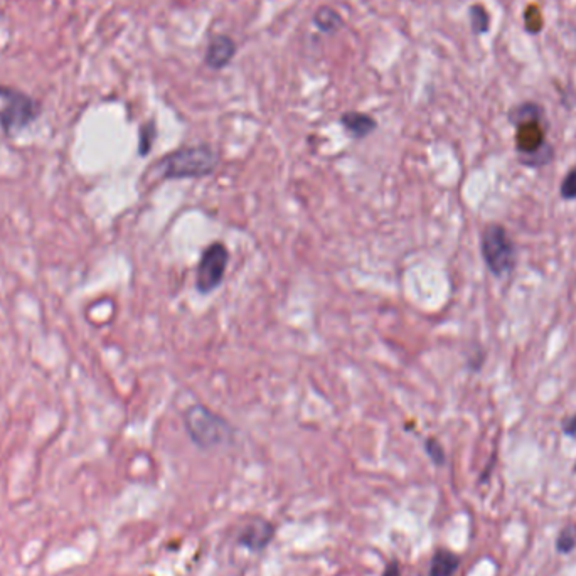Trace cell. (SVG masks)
I'll list each match as a JSON object with an SVG mask.
<instances>
[{
  "label": "cell",
  "mask_w": 576,
  "mask_h": 576,
  "mask_svg": "<svg viewBox=\"0 0 576 576\" xmlns=\"http://www.w3.org/2000/svg\"><path fill=\"white\" fill-rule=\"evenodd\" d=\"M469 15H471L472 31L475 34H485L489 31L491 17L483 5H472Z\"/></svg>",
  "instance_id": "4fadbf2b"
},
{
  "label": "cell",
  "mask_w": 576,
  "mask_h": 576,
  "mask_svg": "<svg viewBox=\"0 0 576 576\" xmlns=\"http://www.w3.org/2000/svg\"><path fill=\"white\" fill-rule=\"evenodd\" d=\"M184 426L190 440L200 448L231 445L235 428L221 415L204 405H192L184 412Z\"/></svg>",
  "instance_id": "3957f363"
},
{
  "label": "cell",
  "mask_w": 576,
  "mask_h": 576,
  "mask_svg": "<svg viewBox=\"0 0 576 576\" xmlns=\"http://www.w3.org/2000/svg\"><path fill=\"white\" fill-rule=\"evenodd\" d=\"M561 432H563V435L568 436V438L576 440V413L566 416L565 420L561 422Z\"/></svg>",
  "instance_id": "e0dca14e"
},
{
  "label": "cell",
  "mask_w": 576,
  "mask_h": 576,
  "mask_svg": "<svg viewBox=\"0 0 576 576\" xmlns=\"http://www.w3.org/2000/svg\"><path fill=\"white\" fill-rule=\"evenodd\" d=\"M275 536V526L265 519H249L247 524L238 532L236 542L239 546H245L249 552L265 550Z\"/></svg>",
  "instance_id": "52a82bcc"
},
{
  "label": "cell",
  "mask_w": 576,
  "mask_h": 576,
  "mask_svg": "<svg viewBox=\"0 0 576 576\" xmlns=\"http://www.w3.org/2000/svg\"><path fill=\"white\" fill-rule=\"evenodd\" d=\"M481 253L487 270L497 278L513 273L516 267V245L503 224L489 223L481 235Z\"/></svg>",
  "instance_id": "277c9868"
},
{
  "label": "cell",
  "mask_w": 576,
  "mask_h": 576,
  "mask_svg": "<svg viewBox=\"0 0 576 576\" xmlns=\"http://www.w3.org/2000/svg\"><path fill=\"white\" fill-rule=\"evenodd\" d=\"M383 576H401L400 566H398V563H391V565L386 566V570H385Z\"/></svg>",
  "instance_id": "ac0fdd59"
},
{
  "label": "cell",
  "mask_w": 576,
  "mask_h": 576,
  "mask_svg": "<svg viewBox=\"0 0 576 576\" xmlns=\"http://www.w3.org/2000/svg\"><path fill=\"white\" fill-rule=\"evenodd\" d=\"M236 44L229 35H214L206 47L204 63L211 70H221L235 58Z\"/></svg>",
  "instance_id": "ba28073f"
},
{
  "label": "cell",
  "mask_w": 576,
  "mask_h": 576,
  "mask_svg": "<svg viewBox=\"0 0 576 576\" xmlns=\"http://www.w3.org/2000/svg\"><path fill=\"white\" fill-rule=\"evenodd\" d=\"M573 471L576 472V462H575V467H573Z\"/></svg>",
  "instance_id": "d6986e66"
},
{
  "label": "cell",
  "mask_w": 576,
  "mask_h": 576,
  "mask_svg": "<svg viewBox=\"0 0 576 576\" xmlns=\"http://www.w3.org/2000/svg\"><path fill=\"white\" fill-rule=\"evenodd\" d=\"M459 566L460 558L457 554L448 550H438L432 558L428 576H454Z\"/></svg>",
  "instance_id": "30bf717a"
},
{
  "label": "cell",
  "mask_w": 576,
  "mask_h": 576,
  "mask_svg": "<svg viewBox=\"0 0 576 576\" xmlns=\"http://www.w3.org/2000/svg\"><path fill=\"white\" fill-rule=\"evenodd\" d=\"M425 450L428 454V457L434 460L435 465H444L445 464V450L442 447V444L436 438H428L425 442Z\"/></svg>",
  "instance_id": "9a60e30c"
},
{
  "label": "cell",
  "mask_w": 576,
  "mask_h": 576,
  "mask_svg": "<svg viewBox=\"0 0 576 576\" xmlns=\"http://www.w3.org/2000/svg\"><path fill=\"white\" fill-rule=\"evenodd\" d=\"M220 164L218 152L206 145H189L165 155L157 164L162 179H198L212 174Z\"/></svg>",
  "instance_id": "7a4b0ae2"
},
{
  "label": "cell",
  "mask_w": 576,
  "mask_h": 576,
  "mask_svg": "<svg viewBox=\"0 0 576 576\" xmlns=\"http://www.w3.org/2000/svg\"><path fill=\"white\" fill-rule=\"evenodd\" d=\"M155 139V125L153 123H147L141 132V153L142 155H147L151 147H152V142Z\"/></svg>",
  "instance_id": "2e32d148"
},
{
  "label": "cell",
  "mask_w": 576,
  "mask_h": 576,
  "mask_svg": "<svg viewBox=\"0 0 576 576\" xmlns=\"http://www.w3.org/2000/svg\"><path fill=\"white\" fill-rule=\"evenodd\" d=\"M342 127L354 139H365L369 133L376 130L377 123L371 115H366L361 112H347L341 117Z\"/></svg>",
  "instance_id": "9c48e42d"
},
{
  "label": "cell",
  "mask_w": 576,
  "mask_h": 576,
  "mask_svg": "<svg viewBox=\"0 0 576 576\" xmlns=\"http://www.w3.org/2000/svg\"><path fill=\"white\" fill-rule=\"evenodd\" d=\"M560 196L565 200H576V165L563 177L560 184Z\"/></svg>",
  "instance_id": "5bb4252c"
},
{
  "label": "cell",
  "mask_w": 576,
  "mask_h": 576,
  "mask_svg": "<svg viewBox=\"0 0 576 576\" xmlns=\"http://www.w3.org/2000/svg\"><path fill=\"white\" fill-rule=\"evenodd\" d=\"M314 24L317 25L318 31L332 34V33L341 29L342 17L339 15V12L330 9V7H320L314 15Z\"/></svg>",
  "instance_id": "8fae6325"
},
{
  "label": "cell",
  "mask_w": 576,
  "mask_h": 576,
  "mask_svg": "<svg viewBox=\"0 0 576 576\" xmlns=\"http://www.w3.org/2000/svg\"><path fill=\"white\" fill-rule=\"evenodd\" d=\"M41 113V106L33 96L14 90L9 86H0V127L9 133H19L27 129Z\"/></svg>",
  "instance_id": "5b68a950"
},
{
  "label": "cell",
  "mask_w": 576,
  "mask_h": 576,
  "mask_svg": "<svg viewBox=\"0 0 576 576\" xmlns=\"http://www.w3.org/2000/svg\"><path fill=\"white\" fill-rule=\"evenodd\" d=\"M509 122L516 127V152L521 164L530 169L544 167L553 161L554 149L546 141L542 106L524 103L509 112Z\"/></svg>",
  "instance_id": "6da1fadb"
},
{
  "label": "cell",
  "mask_w": 576,
  "mask_h": 576,
  "mask_svg": "<svg viewBox=\"0 0 576 576\" xmlns=\"http://www.w3.org/2000/svg\"><path fill=\"white\" fill-rule=\"evenodd\" d=\"M229 251L223 243H212L202 251L196 270V288L200 294H211L224 280Z\"/></svg>",
  "instance_id": "8992f818"
},
{
  "label": "cell",
  "mask_w": 576,
  "mask_h": 576,
  "mask_svg": "<svg viewBox=\"0 0 576 576\" xmlns=\"http://www.w3.org/2000/svg\"><path fill=\"white\" fill-rule=\"evenodd\" d=\"M556 552L560 554H570L576 548V526L568 524L556 536Z\"/></svg>",
  "instance_id": "7c38bea8"
}]
</instances>
